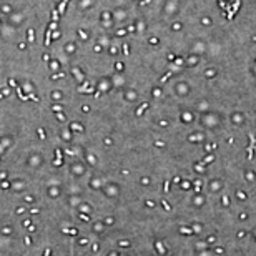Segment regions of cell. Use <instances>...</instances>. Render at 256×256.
I'll use <instances>...</instances> for the list:
<instances>
[{
	"instance_id": "cell-1",
	"label": "cell",
	"mask_w": 256,
	"mask_h": 256,
	"mask_svg": "<svg viewBox=\"0 0 256 256\" xmlns=\"http://www.w3.org/2000/svg\"><path fill=\"white\" fill-rule=\"evenodd\" d=\"M223 204H226V206L230 204V198H228V196H224V198H223Z\"/></svg>"
}]
</instances>
